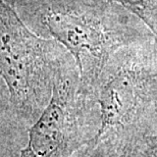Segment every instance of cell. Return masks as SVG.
Here are the masks:
<instances>
[{
  "mask_svg": "<svg viewBox=\"0 0 157 157\" xmlns=\"http://www.w3.org/2000/svg\"><path fill=\"white\" fill-rule=\"evenodd\" d=\"M15 8L33 32L54 40L71 55L80 89L90 97L114 52L157 38L136 15L107 0H25Z\"/></svg>",
  "mask_w": 157,
  "mask_h": 157,
  "instance_id": "1",
  "label": "cell"
},
{
  "mask_svg": "<svg viewBox=\"0 0 157 157\" xmlns=\"http://www.w3.org/2000/svg\"><path fill=\"white\" fill-rule=\"evenodd\" d=\"M91 98L100 117L91 144L109 142L121 153L134 139L157 130V38L114 52Z\"/></svg>",
  "mask_w": 157,
  "mask_h": 157,
  "instance_id": "2",
  "label": "cell"
},
{
  "mask_svg": "<svg viewBox=\"0 0 157 157\" xmlns=\"http://www.w3.org/2000/svg\"><path fill=\"white\" fill-rule=\"evenodd\" d=\"M70 56L60 44L33 32L17 8L0 0V78L18 117L32 124L36 121Z\"/></svg>",
  "mask_w": 157,
  "mask_h": 157,
  "instance_id": "3",
  "label": "cell"
},
{
  "mask_svg": "<svg viewBox=\"0 0 157 157\" xmlns=\"http://www.w3.org/2000/svg\"><path fill=\"white\" fill-rule=\"evenodd\" d=\"M98 106L80 89L78 71L68 57L55 77L51 98L31 125L18 157H74L98 131Z\"/></svg>",
  "mask_w": 157,
  "mask_h": 157,
  "instance_id": "4",
  "label": "cell"
},
{
  "mask_svg": "<svg viewBox=\"0 0 157 157\" xmlns=\"http://www.w3.org/2000/svg\"><path fill=\"white\" fill-rule=\"evenodd\" d=\"M140 18L157 37V0H107Z\"/></svg>",
  "mask_w": 157,
  "mask_h": 157,
  "instance_id": "5",
  "label": "cell"
},
{
  "mask_svg": "<svg viewBox=\"0 0 157 157\" xmlns=\"http://www.w3.org/2000/svg\"><path fill=\"white\" fill-rule=\"evenodd\" d=\"M121 157H157V130L134 139L121 151Z\"/></svg>",
  "mask_w": 157,
  "mask_h": 157,
  "instance_id": "6",
  "label": "cell"
},
{
  "mask_svg": "<svg viewBox=\"0 0 157 157\" xmlns=\"http://www.w3.org/2000/svg\"><path fill=\"white\" fill-rule=\"evenodd\" d=\"M78 157H121L117 149L108 142L89 143L78 151Z\"/></svg>",
  "mask_w": 157,
  "mask_h": 157,
  "instance_id": "7",
  "label": "cell"
},
{
  "mask_svg": "<svg viewBox=\"0 0 157 157\" xmlns=\"http://www.w3.org/2000/svg\"><path fill=\"white\" fill-rule=\"evenodd\" d=\"M4 1L7 2L8 4H10L11 6H13V7H17V6L20 4V3L25 1V0H4Z\"/></svg>",
  "mask_w": 157,
  "mask_h": 157,
  "instance_id": "8",
  "label": "cell"
}]
</instances>
